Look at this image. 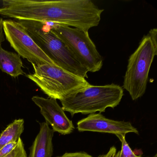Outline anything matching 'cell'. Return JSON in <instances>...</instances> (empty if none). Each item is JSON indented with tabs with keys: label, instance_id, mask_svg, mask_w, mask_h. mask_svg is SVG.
<instances>
[{
	"label": "cell",
	"instance_id": "9",
	"mask_svg": "<svg viewBox=\"0 0 157 157\" xmlns=\"http://www.w3.org/2000/svg\"><path fill=\"white\" fill-rule=\"evenodd\" d=\"M54 131L47 122L40 124V130L30 149L28 157H52Z\"/></svg>",
	"mask_w": 157,
	"mask_h": 157
},
{
	"label": "cell",
	"instance_id": "3",
	"mask_svg": "<svg viewBox=\"0 0 157 157\" xmlns=\"http://www.w3.org/2000/svg\"><path fill=\"white\" fill-rule=\"evenodd\" d=\"M18 21L55 65L77 76L88 78V71L65 43L50 32V25L35 21Z\"/></svg>",
	"mask_w": 157,
	"mask_h": 157
},
{
	"label": "cell",
	"instance_id": "1",
	"mask_svg": "<svg viewBox=\"0 0 157 157\" xmlns=\"http://www.w3.org/2000/svg\"><path fill=\"white\" fill-rule=\"evenodd\" d=\"M124 96L123 88L112 83L104 85L88 86L77 91L60 100L64 111L72 116L104 112L106 108H113L120 103Z\"/></svg>",
	"mask_w": 157,
	"mask_h": 157
},
{
	"label": "cell",
	"instance_id": "6",
	"mask_svg": "<svg viewBox=\"0 0 157 157\" xmlns=\"http://www.w3.org/2000/svg\"><path fill=\"white\" fill-rule=\"evenodd\" d=\"M2 26L6 39L20 56L36 65L55 64L18 21L4 20Z\"/></svg>",
	"mask_w": 157,
	"mask_h": 157
},
{
	"label": "cell",
	"instance_id": "12",
	"mask_svg": "<svg viewBox=\"0 0 157 157\" xmlns=\"http://www.w3.org/2000/svg\"><path fill=\"white\" fill-rule=\"evenodd\" d=\"M122 143V149L113 157H141L135 154L129 147L125 140V135L117 134L116 135Z\"/></svg>",
	"mask_w": 157,
	"mask_h": 157
},
{
	"label": "cell",
	"instance_id": "8",
	"mask_svg": "<svg viewBox=\"0 0 157 157\" xmlns=\"http://www.w3.org/2000/svg\"><path fill=\"white\" fill-rule=\"evenodd\" d=\"M78 131H91L125 135L128 133L139 134L136 128L131 123L105 118L101 113H93L81 119L77 124Z\"/></svg>",
	"mask_w": 157,
	"mask_h": 157
},
{
	"label": "cell",
	"instance_id": "16",
	"mask_svg": "<svg viewBox=\"0 0 157 157\" xmlns=\"http://www.w3.org/2000/svg\"><path fill=\"white\" fill-rule=\"evenodd\" d=\"M3 19L0 18V46H1L2 42L5 41L4 38V34L3 30V26H2V23H3Z\"/></svg>",
	"mask_w": 157,
	"mask_h": 157
},
{
	"label": "cell",
	"instance_id": "7",
	"mask_svg": "<svg viewBox=\"0 0 157 157\" xmlns=\"http://www.w3.org/2000/svg\"><path fill=\"white\" fill-rule=\"evenodd\" d=\"M32 99L40 108L41 114L44 117L46 122L51 126L54 132L63 135L72 133L75 128L73 123L67 117L57 100L39 96H33Z\"/></svg>",
	"mask_w": 157,
	"mask_h": 157
},
{
	"label": "cell",
	"instance_id": "13",
	"mask_svg": "<svg viewBox=\"0 0 157 157\" xmlns=\"http://www.w3.org/2000/svg\"><path fill=\"white\" fill-rule=\"evenodd\" d=\"M5 157H27L24 144L20 138L15 147Z\"/></svg>",
	"mask_w": 157,
	"mask_h": 157
},
{
	"label": "cell",
	"instance_id": "10",
	"mask_svg": "<svg viewBox=\"0 0 157 157\" xmlns=\"http://www.w3.org/2000/svg\"><path fill=\"white\" fill-rule=\"evenodd\" d=\"M21 57L17 53L7 51L0 46V69L14 78L23 75Z\"/></svg>",
	"mask_w": 157,
	"mask_h": 157
},
{
	"label": "cell",
	"instance_id": "17",
	"mask_svg": "<svg viewBox=\"0 0 157 157\" xmlns=\"http://www.w3.org/2000/svg\"><path fill=\"white\" fill-rule=\"evenodd\" d=\"M116 153V149L115 147H111V148L106 154L99 156L98 157H113L114 156Z\"/></svg>",
	"mask_w": 157,
	"mask_h": 157
},
{
	"label": "cell",
	"instance_id": "2",
	"mask_svg": "<svg viewBox=\"0 0 157 157\" xmlns=\"http://www.w3.org/2000/svg\"><path fill=\"white\" fill-rule=\"evenodd\" d=\"M157 55V29L153 28L143 36L128 59L123 88L133 101L142 97L146 92L151 66Z\"/></svg>",
	"mask_w": 157,
	"mask_h": 157
},
{
	"label": "cell",
	"instance_id": "4",
	"mask_svg": "<svg viewBox=\"0 0 157 157\" xmlns=\"http://www.w3.org/2000/svg\"><path fill=\"white\" fill-rule=\"evenodd\" d=\"M34 72L27 77L49 98L59 100L90 84L85 78L75 75L55 64H32Z\"/></svg>",
	"mask_w": 157,
	"mask_h": 157
},
{
	"label": "cell",
	"instance_id": "18",
	"mask_svg": "<svg viewBox=\"0 0 157 157\" xmlns=\"http://www.w3.org/2000/svg\"><path fill=\"white\" fill-rule=\"evenodd\" d=\"M153 157H157V154H156Z\"/></svg>",
	"mask_w": 157,
	"mask_h": 157
},
{
	"label": "cell",
	"instance_id": "14",
	"mask_svg": "<svg viewBox=\"0 0 157 157\" xmlns=\"http://www.w3.org/2000/svg\"><path fill=\"white\" fill-rule=\"evenodd\" d=\"M17 143L13 142L4 146L0 149V157H5L12 151L17 145Z\"/></svg>",
	"mask_w": 157,
	"mask_h": 157
},
{
	"label": "cell",
	"instance_id": "11",
	"mask_svg": "<svg viewBox=\"0 0 157 157\" xmlns=\"http://www.w3.org/2000/svg\"><path fill=\"white\" fill-rule=\"evenodd\" d=\"M24 129V119L14 120L0 135V149L10 143H17L23 132Z\"/></svg>",
	"mask_w": 157,
	"mask_h": 157
},
{
	"label": "cell",
	"instance_id": "5",
	"mask_svg": "<svg viewBox=\"0 0 157 157\" xmlns=\"http://www.w3.org/2000/svg\"><path fill=\"white\" fill-rule=\"evenodd\" d=\"M49 25L50 32L65 43L88 72H97L101 69L102 57L90 37L89 32L57 24Z\"/></svg>",
	"mask_w": 157,
	"mask_h": 157
},
{
	"label": "cell",
	"instance_id": "15",
	"mask_svg": "<svg viewBox=\"0 0 157 157\" xmlns=\"http://www.w3.org/2000/svg\"><path fill=\"white\" fill-rule=\"evenodd\" d=\"M57 157H93L90 154L84 152H71L65 153L62 156Z\"/></svg>",
	"mask_w": 157,
	"mask_h": 157
}]
</instances>
